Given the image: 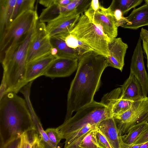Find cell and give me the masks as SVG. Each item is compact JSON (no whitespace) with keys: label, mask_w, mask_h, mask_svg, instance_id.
<instances>
[{"label":"cell","mask_w":148,"mask_h":148,"mask_svg":"<svg viewBox=\"0 0 148 148\" xmlns=\"http://www.w3.org/2000/svg\"><path fill=\"white\" fill-rule=\"evenodd\" d=\"M96 126L106 138L112 148H123L121 137L113 117L103 120Z\"/></svg>","instance_id":"15"},{"label":"cell","mask_w":148,"mask_h":148,"mask_svg":"<svg viewBox=\"0 0 148 148\" xmlns=\"http://www.w3.org/2000/svg\"><path fill=\"white\" fill-rule=\"evenodd\" d=\"M127 45L121 38L110 39L108 42L109 56L106 57L108 66L122 71L124 65V58Z\"/></svg>","instance_id":"11"},{"label":"cell","mask_w":148,"mask_h":148,"mask_svg":"<svg viewBox=\"0 0 148 148\" xmlns=\"http://www.w3.org/2000/svg\"><path fill=\"white\" fill-rule=\"evenodd\" d=\"M19 148H45V142L37 129H32L23 133L20 136Z\"/></svg>","instance_id":"20"},{"label":"cell","mask_w":148,"mask_h":148,"mask_svg":"<svg viewBox=\"0 0 148 148\" xmlns=\"http://www.w3.org/2000/svg\"><path fill=\"white\" fill-rule=\"evenodd\" d=\"M38 18L36 10H29L17 17L6 27L0 36V62L25 37Z\"/></svg>","instance_id":"5"},{"label":"cell","mask_w":148,"mask_h":148,"mask_svg":"<svg viewBox=\"0 0 148 148\" xmlns=\"http://www.w3.org/2000/svg\"><path fill=\"white\" fill-rule=\"evenodd\" d=\"M30 91V89H26L22 91V93L25 97V100L36 128L39 133H40L43 132L44 130L42 127L41 122L34 111L32 105L29 98Z\"/></svg>","instance_id":"27"},{"label":"cell","mask_w":148,"mask_h":148,"mask_svg":"<svg viewBox=\"0 0 148 148\" xmlns=\"http://www.w3.org/2000/svg\"><path fill=\"white\" fill-rule=\"evenodd\" d=\"M7 86L4 75L3 74L0 87V99L6 93Z\"/></svg>","instance_id":"33"},{"label":"cell","mask_w":148,"mask_h":148,"mask_svg":"<svg viewBox=\"0 0 148 148\" xmlns=\"http://www.w3.org/2000/svg\"><path fill=\"white\" fill-rule=\"evenodd\" d=\"M78 59L75 58H58L51 64L44 75L53 79L71 75L77 69Z\"/></svg>","instance_id":"10"},{"label":"cell","mask_w":148,"mask_h":148,"mask_svg":"<svg viewBox=\"0 0 148 148\" xmlns=\"http://www.w3.org/2000/svg\"><path fill=\"white\" fill-rule=\"evenodd\" d=\"M121 87L115 88L104 95L100 102L110 110L113 117L126 111L134 102L121 99Z\"/></svg>","instance_id":"12"},{"label":"cell","mask_w":148,"mask_h":148,"mask_svg":"<svg viewBox=\"0 0 148 148\" xmlns=\"http://www.w3.org/2000/svg\"><path fill=\"white\" fill-rule=\"evenodd\" d=\"M84 14L94 23L99 26L104 34L109 39H113L118 35V27L113 12L109 8L100 5L95 11L90 7Z\"/></svg>","instance_id":"8"},{"label":"cell","mask_w":148,"mask_h":148,"mask_svg":"<svg viewBox=\"0 0 148 148\" xmlns=\"http://www.w3.org/2000/svg\"><path fill=\"white\" fill-rule=\"evenodd\" d=\"M113 12L116 21L115 24L117 27L122 26L128 22L126 17L123 16V13L120 10H116Z\"/></svg>","instance_id":"31"},{"label":"cell","mask_w":148,"mask_h":148,"mask_svg":"<svg viewBox=\"0 0 148 148\" xmlns=\"http://www.w3.org/2000/svg\"><path fill=\"white\" fill-rule=\"evenodd\" d=\"M144 122H148V97L143 98V102L138 110L127 121L116 124L120 135L127 133L133 126Z\"/></svg>","instance_id":"16"},{"label":"cell","mask_w":148,"mask_h":148,"mask_svg":"<svg viewBox=\"0 0 148 148\" xmlns=\"http://www.w3.org/2000/svg\"><path fill=\"white\" fill-rule=\"evenodd\" d=\"M50 36L45 23L38 20L36 22L29 46L27 63L51 52Z\"/></svg>","instance_id":"7"},{"label":"cell","mask_w":148,"mask_h":148,"mask_svg":"<svg viewBox=\"0 0 148 148\" xmlns=\"http://www.w3.org/2000/svg\"><path fill=\"white\" fill-rule=\"evenodd\" d=\"M50 40L52 47L51 52L58 58H75L79 59L81 57L58 37L55 35L51 36L50 37Z\"/></svg>","instance_id":"19"},{"label":"cell","mask_w":148,"mask_h":148,"mask_svg":"<svg viewBox=\"0 0 148 148\" xmlns=\"http://www.w3.org/2000/svg\"><path fill=\"white\" fill-rule=\"evenodd\" d=\"M100 5L99 0H92L90 7L95 11L99 8Z\"/></svg>","instance_id":"37"},{"label":"cell","mask_w":148,"mask_h":148,"mask_svg":"<svg viewBox=\"0 0 148 148\" xmlns=\"http://www.w3.org/2000/svg\"><path fill=\"white\" fill-rule=\"evenodd\" d=\"M146 4H148V0H144Z\"/></svg>","instance_id":"41"},{"label":"cell","mask_w":148,"mask_h":148,"mask_svg":"<svg viewBox=\"0 0 148 148\" xmlns=\"http://www.w3.org/2000/svg\"><path fill=\"white\" fill-rule=\"evenodd\" d=\"M20 140V137L13 140L6 146L5 148H19Z\"/></svg>","instance_id":"34"},{"label":"cell","mask_w":148,"mask_h":148,"mask_svg":"<svg viewBox=\"0 0 148 148\" xmlns=\"http://www.w3.org/2000/svg\"><path fill=\"white\" fill-rule=\"evenodd\" d=\"M143 48L147 59V66L148 70V40L143 39Z\"/></svg>","instance_id":"36"},{"label":"cell","mask_w":148,"mask_h":148,"mask_svg":"<svg viewBox=\"0 0 148 148\" xmlns=\"http://www.w3.org/2000/svg\"><path fill=\"white\" fill-rule=\"evenodd\" d=\"M143 0H112L109 7L113 12L117 9L122 12L123 15L132 8L140 5Z\"/></svg>","instance_id":"25"},{"label":"cell","mask_w":148,"mask_h":148,"mask_svg":"<svg viewBox=\"0 0 148 148\" xmlns=\"http://www.w3.org/2000/svg\"><path fill=\"white\" fill-rule=\"evenodd\" d=\"M80 14L72 13L59 15L47 22L46 28L50 37L71 31L78 21Z\"/></svg>","instance_id":"14"},{"label":"cell","mask_w":148,"mask_h":148,"mask_svg":"<svg viewBox=\"0 0 148 148\" xmlns=\"http://www.w3.org/2000/svg\"><path fill=\"white\" fill-rule=\"evenodd\" d=\"M147 122H144L132 127L126 134L121 136L123 148H130L142 132Z\"/></svg>","instance_id":"24"},{"label":"cell","mask_w":148,"mask_h":148,"mask_svg":"<svg viewBox=\"0 0 148 148\" xmlns=\"http://www.w3.org/2000/svg\"><path fill=\"white\" fill-rule=\"evenodd\" d=\"M147 141H148V123H147L142 132L133 145L141 144Z\"/></svg>","instance_id":"32"},{"label":"cell","mask_w":148,"mask_h":148,"mask_svg":"<svg viewBox=\"0 0 148 148\" xmlns=\"http://www.w3.org/2000/svg\"><path fill=\"white\" fill-rule=\"evenodd\" d=\"M37 20L33 24L25 37L1 62L6 83V93L12 92L17 94L27 84L25 77L27 52Z\"/></svg>","instance_id":"3"},{"label":"cell","mask_w":148,"mask_h":148,"mask_svg":"<svg viewBox=\"0 0 148 148\" xmlns=\"http://www.w3.org/2000/svg\"><path fill=\"white\" fill-rule=\"evenodd\" d=\"M55 36L63 40L69 47L73 49L80 56L89 52L93 51L91 49L77 39L69 32Z\"/></svg>","instance_id":"22"},{"label":"cell","mask_w":148,"mask_h":148,"mask_svg":"<svg viewBox=\"0 0 148 148\" xmlns=\"http://www.w3.org/2000/svg\"><path fill=\"white\" fill-rule=\"evenodd\" d=\"M12 92L0 99V148L24 132L37 129L25 100Z\"/></svg>","instance_id":"2"},{"label":"cell","mask_w":148,"mask_h":148,"mask_svg":"<svg viewBox=\"0 0 148 148\" xmlns=\"http://www.w3.org/2000/svg\"><path fill=\"white\" fill-rule=\"evenodd\" d=\"M74 0H53V3L60 6H66Z\"/></svg>","instance_id":"35"},{"label":"cell","mask_w":148,"mask_h":148,"mask_svg":"<svg viewBox=\"0 0 148 148\" xmlns=\"http://www.w3.org/2000/svg\"><path fill=\"white\" fill-rule=\"evenodd\" d=\"M140 36L132 56L130 65V73L134 75L140 84L144 97L148 92V75L144 61L143 51Z\"/></svg>","instance_id":"9"},{"label":"cell","mask_w":148,"mask_h":148,"mask_svg":"<svg viewBox=\"0 0 148 148\" xmlns=\"http://www.w3.org/2000/svg\"><path fill=\"white\" fill-rule=\"evenodd\" d=\"M96 128L91 130L86 135L80 143L79 148H99L96 137Z\"/></svg>","instance_id":"28"},{"label":"cell","mask_w":148,"mask_h":148,"mask_svg":"<svg viewBox=\"0 0 148 148\" xmlns=\"http://www.w3.org/2000/svg\"><path fill=\"white\" fill-rule=\"evenodd\" d=\"M97 125L88 124L69 135L66 138L65 148H79V145L86 135L97 127Z\"/></svg>","instance_id":"21"},{"label":"cell","mask_w":148,"mask_h":148,"mask_svg":"<svg viewBox=\"0 0 148 148\" xmlns=\"http://www.w3.org/2000/svg\"><path fill=\"white\" fill-rule=\"evenodd\" d=\"M53 0H39V2L41 5L47 7L53 3Z\"/></svg>","instance_id":"39"},{"label":"cell","mask_w":148,"mask_h":148,"mask_svg":"<svg viewBox=\"0 0 148 148\" xmlns=\"http://www.w3.org/2000/svg\"><path fill=\"white\" fill-rule=\"evenodd\" d=\"M45 131L47 135L49 141L57 147L62 139L58 130L56 128H48Z\"/></svg>","instance_id":"29"},{"label":"cell","mask_w":148,"mask_h":148,"mask_svg":"<svg viewBox=\"0 0 148 148\" xmlns=\"http://www.w3.org/2000/svg\"><path fill=\"white\" fill-rule=\"evenodd\" d=\"M126 18L128 22L121 26L123 28L136 29L148 26V4L134 9Z\"/></svg>","instance_id":"18"},{"label":"cell","mask_w":148,"mask_h":148,"mask_svg":"<svg viewBox=\"0 0 148 148\" xmlns=\"http://www.w3.org/2000/svg\"><path fill=\"white\" fill-rule=\"evenodd\" d=\"M132 148H148V141L141 144H134Z\"/></svg>","instance_id":"40"},{"label":"cell","mask_w":148,"mask_h":148,"mask_svg":"<svg viewBox=\"0 0 148 148\" xmlns=\"http://www.w3.org/2000/svg\"><path fill=\"white\" fill-rule=\"evenodd\" d=\"M16 0H0V36L7 27Z\"/></svg>","instance_id":"23"},{"label":"cell","mask_w":148,"mask_h":148,"mask_svg":"<svg viewBox=\"0 0 148 148\" xmlns=\"http://www.w3.org/2000/svg\"><path fill=\"white\" fill-rule=\"evenodd\" d=\"M57 58L51 52L27 63L25 77L26 84L44 75L51 64Z\"/></svg>","instance_id":"13"},{"label":"cell","mask_w":148,"mask_h":148,"mask_svg":"<svg viewBox=\"0 0 148 148\" xmlns=\"http://www.w3.org/2000/svg\"><path fill=\"white\" fill-rule=\"evenodd\" d=\"M35 0H16L7 27L15 18L23 12L29 10H34V4Z\"/></svg>","instance_id":"26"},{"label":"cell","mask_w":148,"mask_h":148,"mask_svg":"<svg viewBox=\"0 0 148 148\" xmlns=\"http://www.w3.org/2000/svg\"><path fill=\"white\" fill-rule=\"evenodd\" d=\"M121 99L135 101L144 97L141 86L133 74L130 72L129 77L121 86Z\"/></svg>","instance_id":"17"},{"label":"cell","mask_w":148,"mask_h":148,"mask_svg":"<svg viewBox=\"0 0 148 148\" xmlns=\"http://www.w3.org/2000/svg\"><path fill=\"white\" fill-rule=\"evenodd\" d=\"M141 40L145 39L148 40V31L142 28L140 33V36Z\"/></svg>","instance_id":"38"},{"label":"cell","mask_w":148,"mask_h":148,"mask_svg":"<svg viewBox=\"0 0 148 148\" xmlns=\"http://www.w3.org/2000/svg\"><path fill=\"white\" fill-rule=\"evenodd\" d=\"M96 137L99 148H112L108 140L97 127L95 130Z\"/></svg>","instance_id":"30"},{"label":"cell","mask_w":148,"mask_h":148,"mask_svg":"<svg viewBox=\"0 0 148 148\" xmlns=\"http://www.w3.org/2000/svg\"><path fill=\"white\" fill-rule=\"evenodd\" d=\"M69 33L93 51L106 57L109 56L108 42L110 39L100 27L83 13Z\"/></svg>","instance_id":"6"},{"label":"cell","mask_w":148,"mask_h":148,"mask_svg":"<svg viewBox=\"0 0 148 148\" xmlns=\"http://www.w3.org/2000/svg\"><path fill=\"white\" fill-rule=\"evenodd\" d=\"M108 66L106 57L94 51L79 59L76 73L67 95L66 119L94 101L95 95L100 87L102 75Z\"/></svg>","instance_id":"1"},{"label":"cell","mask_w":148,"mask_h":148,"mask_svg":"<svg viewBox=\"0 0 148 148\" xmlns=\"http://www.w3.org/2000/svg\"><path fill=\"white\" fill-rule=\"evenodd\" d=\"M113 117L110 110L100 102L95 101L78 110L75 114L57 127L62 139L88 124L97 125L100 121Z\"/></svg>","instance_id":"4"}]
</instances>
